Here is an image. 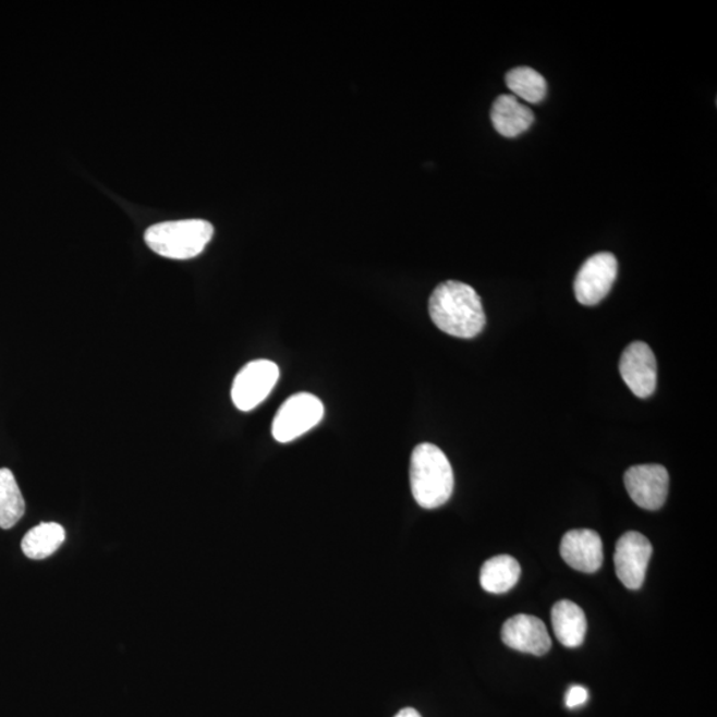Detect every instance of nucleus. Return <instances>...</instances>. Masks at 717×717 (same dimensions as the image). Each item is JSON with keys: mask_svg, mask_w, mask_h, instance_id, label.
<instances>
[{"mask_svg": "<svg viewBox=\"0 0 717 717\" xmlns=\"http://www.w3.org/2000/svg\"><path fill=\"white\" fill-rule=\"evenodd\" d=\"M552 630L564 647H580L585 641L587 621L585 612L571 600H559L551 609Z\"/></svg>", "mask_w": 717, "mask_h": 717, "instance_id": "obj_13", "label": "nucleus"}, {"mask_svg": "<svg viewBox=\"0 0 717 717\" xmlns=\"http://www.w3.org/2000/svg\"><path fill=\"white\" fill-rule=\"evenodd\" d=\"M215 228L204 220H182L154 224L145 232L151 252L169 259H192L205 251Z\"/></svg>", "mask_w": 717, "mask_h": 717, "instance_id": "obj_3", "label": "nucleus"}, {"mask_svg": "<svg viewBox=\"0 0 717 717\" xmlns=\"http://www.w3.org/2000/svg\"><path fill=\"white\" fill-rule=\"evenodd\" d=\"M506 82L508 88L515 96L531 102V105H538L548 94V83H546L545 77L538 74L536 70L528 69V66H518V69L510 70Z\"/></svg>", "mask_w": 717, "mask_h": 717, "instance_id": "obj_17", "label": "nucleus"}, {"mask_svg": "<svg viewBox=\"0 0 717 717\" xmlns=\"http://www.w3.org/2000/svg\"><path fill=\"white\" fill-rule=\"evenodd\" d=\"M502 642L515 652L543 656L549 653L551 640L548 629L540 619L519 613L508 619L501 630Z\"/></svg>", "mask_w": 717, "mask_h": 717, "instance_id": "obj_10", "label": "nucleus"}, {"mask_svg": "<svg viewBox=\"0 0 717 717\" xmlns=\"http://www.w3.org/2000/svg\"><path fill=\"white\" fill-rule=\"evenodd\" d=\"M279 379V368L275 362L254 361L247 363L236 374L232 387V400L236 409L243 412L257 409L269 397Z\"/></svg>", "mask_w": 717, "mask_h": 717, "instance_id": "obj_5", "label": "nucleus"}, {"mask_svg": "<svg viewBox=\"0 0 717 717\" xmlns=\"http://www.w3.org/2000/svg\"><path fill=\"white\" fill-rule=\"evenodd\" d=\"M619 373L635 397L647 399L655 392L658 366L648 344L634 342L628 345L619 362Z\"/></svg>", "mask_w": 717, "mask_h": 717, "instance_id": "obj_9", "label": "nucleus"}, {"mask_svg": "<svg viewBox=\"0 0 717 717\" xmlns=\"http://www.w3.org/2000/svg\"><path fill=\"white\" fill-rule=\"evenodd\" d=\"M491 123L495 130L503 137H518L534 123L531 108L522 105L513 95L497 97L490 111Z\"/></svg>", "mask_w": 717, "mask_h": 717, "instance_id": "obj_12", "label": "nucleus"}, {"mask_svg": "<svg viewBox=\"0 0 717 717\" xmlns=\"http://www.w3.org/2000/svg\"><path fill=\"white\" fill-rule=\"evenodd\" d=\"M588 698V692L585 689V686L582 685H571L567 698H564V702H567V707L568 708H576L583 706L587 702Z\"/></svg>", "mask_w": 717, "mask_h": 717, "instance_id": "obj_18", "label": "nucleus"}, {"mask_svg": "<svg viewBox=\"0 0 717 717\" xmlns=\"http://www.w3.org/2000/svg\"><path fill=\"white\" fill-rule=\"evenodd\" d=\"M429 315L442 332L461 339L477 337L486 324L482 297L472 285L458 281L437 285L429 297Z\"/></svg>", "mask_w": 717, "mask_h": 717, "instance_id": "obj_1", "label": "nucleus"}, {"mask_svg": "<svg viewBox=\"0 0 717 717\" xmlns=\"http://www.w3.org/2000/svg\"><path fill=\"white\" fill-rule=\"evenodd\" d=\"M624 486L637 507L658 510L667 500L670 476L664 465H635L624 473Z\"/></svg>", "mask_w": 717, "mask_h": 717, "instance_id": "obj_8", "label": "nucleus"}, {"mask_svg": "<svg viewBox=\"0 0 717 717\" xmlns=\"http://www.w3.org/2000/svg\"><path fill=\"white\" fill-rule=\"evenodd\" d=\"M653 556V545L648 538L637 532L624 533L618 539L613 564L619 581L630 591L641 588L646 579L649 558Z\"/></svg>", "mask_w": 717, "mask_h": 717, "instance_id": "obj_7", "label": "nucleus"}, {"mask_svg": "<svg viewBox=\"0 0 717 717\" xmlns=\"http://www.w3.org/2000/svg\"><path fill=\"white\" fill-rule=\"evenodd\" d=\"M325 416V406L312 393H296L278 410L271 434L278 442H290L317 427Z\"/></svg>", "mask_w": 717, "mask_h": 717, "instance_id": "obj_4", "label": "nucleus"}, {"mask_svg": "<svg viewBox=\"0 0 717 717\" xmlns=\"http://www.w3.org/2000/svg\"><path fill=\"white\" fill-rule=\"evenodd\" d=\"M411 490L424 509H436L447 503L454 488L451 463L439 447L423 442L411 455Z\"/></svg>", "mask_w": 717, "mask_h": 717, "instance_id": "obj_2", "label": "nucleus"}, {"mask_svg": "<svg viewBox=\"0 0 717 717\" xmlns=\"http://www.w3.org/2000/svg\"><path fill=\"white\" fill-rule=\"evenodd\" d=\"M618 277V260L611 253H598L585 260L574 281L581 305L595 306L610 293Z\"/></svg>", "mask_w": 717, "mask_h": 717, "instance_id": "obj_6", "label": "nucleus"}, {"mask_svg": "<svg viewBox=\"0 0 717 717\" xmlns=\"http://www.w3.org/2000/svg\"><path fill=\"white\" fill-rule=\"evenodd\" d=\"M26 512V502L15 476L8 467L0 470V527H14Z\"/></svg>", "mask_w": 717, "mask_h": 717, "instance_id": "obj_16", "label": "nucleus"}, {"mask_svg": "<svg viewBox=\"0 0 717 717\" xmlns=\"http://www.w3.org/2000/svg\"><path fill=\"white\" fill-rule=\"evenodd\" d=\"M521 576V567L512 556H497L483 564L479 583L485 592L503 594L515 586Z\"/></svg>", "mask_w": 717, "mask_h": 717, "instance_id": "obj_14", "label": "nucleus"}, {"mask_svg": "<svg viewBox=\"0 0 717 717\" xmlns=\"http://www.w3.org/2000/svg\"><path fill=\"white\" fill-rule=\"evenodd\" d=\"M394 717H422V715L418 714L416 709L404 708L401 709L400 713H398V715Z\"/></svg>", "mask_w": 717, "mask_h": 717, "instance_id": "obj_19", "label": "nucleus"}, {"mask_svg": "<svg viewBox=\"0 0 717 717\" xmlns=\"http://www.w3.org/2000/svg\"><path fill=\"white\" fill-rule=\"evenodd\" d=\"M559 550L563 561L582 573H595L604 563V545L599 534L591 528H576L564 534Z\"/></svg>", "mask_w": 717, "mask_h": 717, "instance_id": "obj_11", "label": "nucleus"}, {"mask_svg": "<svg viewBox=\"0 0 717 717\" xmlns=\"http://www.w3.org/2000/svg\"><path fill=\"white\" fill-rule=\"evenodd\" d=\"M65 539V532L62 525L57 522H45L29 531L22 540V550L24 556L29 559H46L51 557Z\"/></svg>", "mask_w": 717, "mask_h": 717, "instance_id": "obj_15", "label": "nucleus"}]
</instances>
